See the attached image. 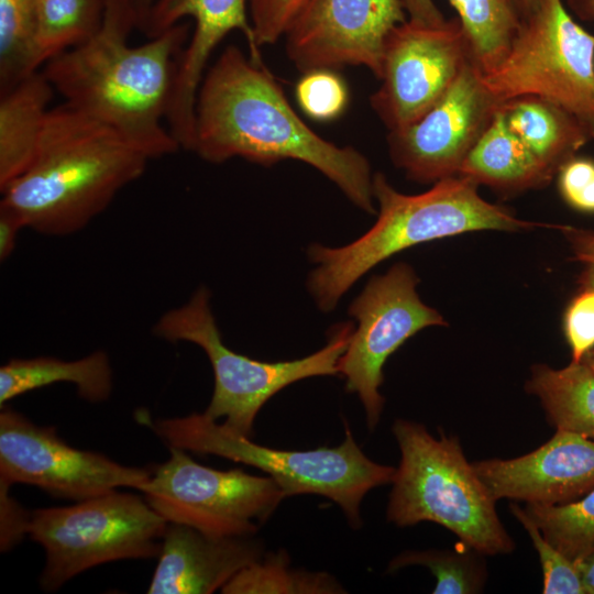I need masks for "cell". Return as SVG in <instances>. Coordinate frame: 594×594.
Here are the masks:
<instances>
[{
	"label": "cell",
	"mask_w": 594,
	"mask_h": 594,
	"mask_svg": "<svg viewBox=\"0 0 594 594\" xmlns=\"http://www.w3.org/2000/svg\"><path fill=\"white\" fill-rule=\"evenodd\" d=\"M558 186L562 198L572 208L594 212V161L572 157L558 170Z\"/></svg>",
	"instance_id": "obj_34"
},
{
	"label": "cell",
	"mask_w": 594,
	"mask_h": 594,
	"mask_svg": "<svg viewBox=\"0 0 594 594\" xmlns=\"http://www.w3.org/2000/svg\"><path fill=\"white\" fill-rule=\"evenodd\" d=\"M168 447L213 454L257 468L275 480L286 497L318 494L337 503L350 524L360 525L365 494L393 482L396 469L370 460L355 443L348 424L336 448L296 451L264 447L228 429L206 413L150 421Z\"/></svg>",
	"instance_id": "obj_6"
},
{
	"label": "cell",
	"mask_w": 594,
	"mask_h": 594,
	"mask_svg": "<svg viewBox=\"0 0 594 594\" xmlns=\"http://www.w3.org/2000/svg\"><path fill=\"white\" fill-rule=\"evenodd\" d=\"M61 382L74 384L78 395L90 403L107 400L113 385L108 355L96 351L74 361L51 356L12 359L0 367L1 407L30 391Z\"/></svg>",
	"instance_id": "obj_22"
},
{
	"label": "cell",
	"mask_w": 594,
	"mask_h": 594,
	"mask_svg": "<svg viewBox=\"0 0 594 594\" xmlns=\"http://www.w3.org/2000/svg\"><path fill=\"white\" fill-rule=\"evenodd\" d=\"M408 19L428 25H438L446 21L433 0H403Z\"/></svg>",
	"instance_id": "obj_38"
},
{
	"label": "cell",
	"mask_w": 594,
	"mask_h": 594,
	"mask_svg": "<svg viewBox=\"0 0 594 594\" xmlns=\"http://www.w3.org/2000/svg\"><path fill=\"white\" fill-rule=\"evenodd\" d=\"M574 563L581 575L585 594H594V548Z\"/></svg>",
	"instance_id": "obj_39"
},
{
	"label": "cell",
	"mask_w": 594,
	"mask_h": 594,
	"mask_svg": "<svg viewBox=\"0 0 594 594\" xmlns=\"http://www.w3.org/2000/svg\"><path fill=\"white\" fill-rule=\"evenodd\" d=\"M191 151L220 164L233 157L271 166L284 160L310 165L360 209L374 213L367 158L311 130L295 112L263 62L229 45L210 66L195 105Z\"/></svg>",
	"instance_id": "obj_1"
},
{
	"label": "cell",
	"mask_w": 594,
	"mask_h": 594,
	"mask_svg": "<svg viewBox=\"0 0 594 594\" xmlns=\"http://www.w3.org/2000/svg\"><path fill=\"white\" fill-rule=\"evenodd\" d=\"M483 81L501 105L522 96L559 105L594 140V35L573 20L562 0H539Z\"/></svg>",
	"instance_id": "obj_9"
},
{
	"label": "cell",
	"mask_w": 594,
	"mask_h": 594,
	"mask_svg": "<svg viewBox=\"0 0 594 594\" xmlns=\"http://www.w3.org/2000/svg\"><path fill=\"white\" fill-rule=\"evenodd\" d=\"M107 0H40L31 68L40 70L56 55L91 37L100 28Z\"/></svg>",
	"instance_id": "obj_24"
},
{
	"label": "cell",
	"mask_w": 594,
	"mask_h": 594,
	"mask_svg": "<svg viewBox=\"0 0 594 594\" xmlns=\"http://www.w3.org/2000/svg\"><path fill=\"white\" fill-rule=\"evenodd\" d=\"M525 509L543 537L572 561L594 548V488L566 504H527Z\"/></svg>",
	"instance_id": "obj_27"
},
{
	"label": "cell",
	"mask_w": 594,
	"mask_h": 594,
	"mask_svg": "<svg viewBox=\"0 0 594 594\" xmlns=\"http://www.w3.org/2000/svg\"><path fill=\"white\" fill-rule=\"evenodd\" d=\"M169 458L139 488L167 522L216 537H246L257 530L286 497L271 476L241 469L219 471L168 447Z\"/></svg>",
	"instance_id": "obj_10"
},
{
	"label": "cell",
	"mask_w": 594,
	"mask_h": 594,
	"mask_svg": "<svg viewBox=\"0 0 594 594\" xmlns=\"http://www.w3.org/2000/svg\"><path fill=\"white\" fill-rule=\"evenodd\" d=\"M564 333L571 349L572 362L594 349V288L582 287L564 315Z\"/></svg>",
	"instance_id": "obj_33"
},
{
	"label": "cell",
	"mask_w": 594,
	"mask_h": 594,
	"mask_svg": "<svg viewBox=\"0 0 594 594\" xmlns=\"http://www.w3.org/2000/svg\"><path fill=\"white\" fill-rule=\"evenodd\" d=\"M151 158L111 128L66 102L50 109L33 162L0 189V205L36 232L84 229Z\"/></svg>",
	"instance_id": "obj_3"
},
{
	"label": "cell",
	"mask_w": 594,
	"mask_h": 594,
	"mask_svg": "<svg viewBox=\"0 0 594 594\" xmlns=\"http://www.w3.org/2000/svg\"><path fill=\"white\" fill-rule=\"evenodd\" d=\"M54 92L37 70L0 94V189L33 162Z\"/></svg>",
	"instance_id": "obj_19"
},
{
	"label": "cell",
	"mask_w": 594,
	"mask_h": 594,
	"mask_svg": "<svg viewBox=\"0 0 594 594\" xmlns=\"http://www.w3.org/2000/svg\"><path fill=\"white\" fill-rule=\"evenodd\" d=\"M482 554L462 543L461 550L454 551H409L396 557L389 564V571L406 565H424L436 578L435 594H471L482 591L486 570Z\"/></svg>",
	"instance_id": "obj_29"
},
{
	"label": "cell",
	"mask_w": 594,
	"mask_h": 594,
	"mask_svg": "<svg viewBox=\"0 0 594 594\" xmlns=\"http://www.w3.org/2000/svg\"><path fill=\"white\" fill-rule=\"evenodd\" d=\"M473 468L495 501L560 505L594 488V440L557 430L536 450L514 459H488Z\"/></svg>",
	"instance_id": "obj_17"
},
{
	"label": "cell",
	"mask_w": 594,
	"mask_h": 594,
	"mask_svg": "<svg viewBox=\"0 0 594 594\" xmlns=\"http://www.w3.org/2000/svg\"><path fill=\"white\" fill-rule=\"evenodd\" d=\"M262 557L258 541L216 537L187 525L168 522L148 594H209Z\"/></svg>",
	"instance_id": "obj_18"
},
{
	"label": "cell",
	"mask_w": 594,
	"mask_h": 594,
	"mask_svg": "<svg viewBox=\"0 0 594 594\" xmlns=\"http://www.w3.org/2000/svg\"><path fill=\"white\" fill-rule=\"evenodd\" d=\"M10 486L0 483V548L8 551L28 535L30 513L9 494Z\"/></svg>",
	"instance_id": "obj_35"
},
{
	"label": "cell",
	"mask_w": 594,
	"mask_h": 594,
	"mask_svg": "<svg viewBox=\"0 0 594 594\" xmlns=\"http://www.w3.org/2000/svg\"><path fill=\"white\" fill-rule=\"evenodd\" d=\"M354 326L339 323L329 332L327 344L308 356L264 362L229 349L210 306L208 288H198L190 299L166 311L154 326V334L168 342L200 346L212 366L215 388L206 414L240 435L251 437L255 417L264 404L286 386L312 376L336 375Z\"/></svg>",
	"instance_id": "obj_7"
},
{
	"label": "cell",
	"mask_w": 594,
	"mask_h": 594,
	"mask_svg": "<svg viewBox=\"0 0 594 594\" xmlns=\"http://www.w3.org/2000/svg\"><path fill=\"white\" fill-rule=\"evenodd\" d=\"M499 110L507 128L553 175L592 140L573 114L537 96L507 100Z\"/></svg>",
	"instance_id": "obj_21"
},
{
	"label": "cell",
	"mask_w": 594,
	"mask_h": 594,
	"mask_svg": "<svg viewBox=\"0 0 594 594\" xmlns=\"http://www.w3.org/2000/svg\"><path fill=\"white\" fill-rule=\"evenodd\" d=\"M185 18H191L195 28L178 61L166 117L169 132L183 145L194 139L197 92L208 61L220 42L238 30L246 40L250 56L262 61L254 42L246 0H155L138 28L148 37H154Z\"/></svg>",
	"instance_id": "obj_16"
},
{
	"label": "cell",
	"mask_w": 594,
	"mask_h": 594,
	"mask_svg": "<svg viewBox=\"0 0 594 594\" xmlns=\"http://www.w3.org/2000/svg\"><path fill=\"white\" fill-rule=\"evenodd\" d=\"M499 107L470 59L424 116L403 129L388 131L391 160L414 182L436 183L455 176Z\"/></svg>",
	"instance_id": "obj_14"
},
{
	"label": "cell",
	"mask_w": 594,
	"mask_h": 594,
	"mask_svg": "<svg viewBox=\"0 0 594 594\" xmlns=\"http://www.w3.org/2000/svg\"><path fill=\"white\" fill-rule=\"evenodd\" d=\"M226 594L343 593L329 574L292 569L286 554H271L243 568L222 588Z\"/></svg>",
	"instance_id": "obj_26"
},
{
	"label": "cell",
	"mask_w": 594,
	"mask_h": 594,
	"mask_svg": "<svg viewBox=\"0 0 594 594\" xmlns=\"http://www.w3.org/2000/svg\"><path fill=\"white\" fill-rule=\"evenodd\" d=\"M418 282L409 265L395 264L386 274L372 277L348 309L358 327L338 369L346 391L361 399L371 430L384 405L380 387L386 360L421 329L447 324L436 309L421 301Z\"/></svg>",
	"instance_id": "obj_11"
},
{
	"label": "cell",
	"mask_w": 594,
	"mask_h": 594,
	"mask_svg": "<svg viewBox=\"0 0 594 594\" xmlns=\"http://www.w3.org/2000/svg\"><path fill=\"white\" fill-rule=\"evenodd\" d=\"M134 0H107L98 31L44 64L42 73L65 102L111 128L151 160L180 147L164 128L188 25L178 23L131 46L139 23Z\"/></svg>",
	"instance_id": "obj_2"
},
{
	"label": "cell",
	"mask_w": 594,
	"mask_h": 594,
	"mask_svg": "<svg viewBox=\"0 0 594 594\" xmlns=\"http://www.w3.org/2000/svg\"><path fill=\"white\" fill-rule=\"evenodd\" d=\"M559 229L564 232L576 260L584 266L580 280L581 286L594 288V232L565 226Z\"/></svg>",
	"instance_id": "obj_36"
},
{
	"label": "cell",
	"mask_w": 594,
	"mask_h": 594,
	"mask_svg": "<svg viewBox=\"0 0 594 594\" xmlns=\"http://www.w3.org/2000/svg\"><path fill=\"white\" fill-rule=\"evenodd\" d=\"M458 175L509 194L543 187L553 177L507 128L499 109L466 155Z\"/></svg>",
	"instance_id": "obj_20"
},
{
	"label": "cell",
	"mask_w": 594,
	"mask_h": 594,
	"mask_svg": "<svg viewBox=\"0 0 594 594\" xmlns=\"http://www.w3.org/2000/svg\"><path fill=\"white\" fill-rule=\"evenodd\" d=\"M167 524L145 497L118 490L31 512L28 535L46 558L41 588L55 592L100 564L158 557Z\"/></svg>",
	"instance_id": "obj_8"
},
{
	"label": "cell",
	"mask_w": 594,
	"mask_h": 594,
	"mask_svg": "<svg viewBox=\"0 0 594 594\" xmlns=\"http://www.w3.org/2000/svg\"><path fill=\"white\" fill-rule=\"evenodd\" d=\"M582 362H584L594 371V349L585 354V356L582 359Z\"/></svg>",
	"instance_id": "obj_43"
},
{
	"label": "cell",
	"mask_w": 594,
	"mask_h": 594,
	"mask_svg": "<svg viewBox=\"0 0 594 594\" xmlns=\"http://www.w3.org/2000/svg\"><path fill=\"white\" fill-rule=\"evenodd\" d=\"M515 518L530 536L537 550L543 573L542 593L544 594H585L578 568L570 558L563 554L541 534L539 527L525 508L516 503L509 504Z\"/></svg>",
	"instance_id": "obj_30"
},
{
	"label": "cell",
	"mask_w": 594,
	"mask_h": 594,
	"mask_svg": "<svg viewBox=\"0 0 594 594\" xmlns=\"http://www.w3.org/2000/svg\"><path fill=\"white\" fill-rule=\"evenodd\" d=\"M407 16L403 0H307L284 35L285 51L302 74L363 66L378 79L386 40Z\"/></svg>",
	"instance_id": "obj_15"
},
{
	"label": "cell",
	"mask_w": 594,
	"mask_h": 594,
	"mask_svg": "<svg viewBox=\"0 0 594 594\" xmlns=\"http://www.w3.org/2000/svg\"><path fill=\"white\" fill-rule=\"evenodd\" d=\"M470 59L458 18L438 25L408 19L386 40L372 109L388 131L411 124L446 94Z\"/></svg>",
	"instance_id": "obj_13"
},
{
	"label": "cell",
	"mask_w": 594,
	"mask_h": 594,
	"mask_svg": "<svg viewBox=\"0 0 594 594\" xmlns=\"http://www.w3.org/2000/svg\"><path fill=\"white\" fill-rule=\"evenodd\" d=\"M307 0H250L249 15L254 42L260 48L284 37Z\"/></svg>",
	"instance_id": "obj_32"
},
{
	"label": "cell",
	"mask_w": 594,
	"mask_h": 594,
	"mask_svg": "<svg viewBox=\"0 0 594 594\" xmlns=\"http://www.w3.org/2000/svg\"><path fill=\"white\" fill-rule=\"evenodd\" d=\"M25 226L10 209L0 205V260H7L14 251L19 232Z\"/></svg>",
	"instance_id": "obj_37"
},
{
	"label": "cell",
	"mask_w": 594,
	"mask_h": 594,
	"mask_svg": "<svg viewBox=\"0 0 594 594\" xmlns=\"http://www.w3.org/2000/svg\"><path fill=\"white\" fill-rule=\"evenodd\" d=\"M1 408V484L33 485L54 497L80 502L119 487L139 490L152 474L70 447L54 427L37 426L10 407Z\"/></svg>",
	"instance_id": "obj_12"
},
{
	"label": "cell",
	"mask_w": 594,
	"mask_h": 594,
	"mask_svg": "<svg viewBox=\"0 0 594 594\" xmlns=\"http://www.w3.org/2000/svg\"><path fill=\"white\" fill-rule=\"evenodd\" d=\"M38 2L0 0V92L34 73L31 55Z\"/></svg>",
	"instance_id": "obj_28"
},
{
	"label": "cell",
	"mask_w": 594,
	"mask_h": 594,
	"mask_svg": "<svg viewBox=\"0 0 594 594\" xmlns=\"http://www.w3.org/2000/svg\"><path fill=\"white\" fill-rule=\"evenodd\" d=\"M526 389L536 395L557 430L594 440V371L584 362L532 367Z\"/></svg>",
	"instance_id": "obj_23"
},
{
	"label": "cell",
	"mask_w": 594,
	"mask_h": 594,
	"mask_svg": "<svg viewBox=\"0 0 594 594\" xmlns=\"http://www.w3.org/2000/svg\"><path fill=\"white\" fill-rule=\"evenodd\" d=\"M479 185L460 175L440 179L419 195L397 191L382 173L373 175V196L378 204L374 226L355 241L308 249L317 266L307 287L323 311L334 309L351 286L371 268L417 244L471 231H519L538 223L520 220L508 209L484 200Z\"/></svg>",
	"instance_id": "obj_4"
},
{
	"label": "cell",
	"mask_w": 594,
	"mask_h": 594,
	"mask_svg": "<svg viewBox=\"0 0 594 594\" xmlns=\"http://www.w3.org/2000/svg\"><path fill=\"white\" fill-rule=\"evenodd\" d=\"M568 6L581 20L594 22V0H568Z\"/></svg>",
	"instance_id": "obj_40"
},
{
	"label": "cell",
	"mask_w": 594,
	"mask_h": 594,
	"mask_svg": "<svg viewBox=\"0 0 594 594\" xmlns=\"http://www.w3.org/2000/svg\"><path fill=\"white\" fill-rule=\"evenodd\" d=\"M519 20L529 16L538 7L539 0H506Z\"/></svg>",
	"instance_id": "obj_41"
},
{
	"label": "cell",
	"mask_w": 594,
	"mask_h": 594,
	"mask_svg": "<svg viewBox=\"0 0 594 594\" xmlns=\"http://www.w3.org/2000/svg\"><path fill=\"white\" fill-rule=\"evenodd\" d=\"M295 96L304 113L319 122L338 119L349 103L348 86L332 69L304 73L296 85Z\"/></svg>",
	"instance_id": "obj_31"
},
{
	"label": "cell",
	"mask_w": 594,
	"mask_h": 594,
	"mask_svg": "<svg viewBox=\"0 0 594 594\" xmlns=\"http://www.w3.org/2000/svg\"><path fill=\"white\" fill-rule=\"evenodd\" d=\"M400 463L393 479L387 519L399 527L432 521L482 556L510 553L515 543L501 522L496 501L465 459L457 438L396 420Z\"/></svg>",
	"instance_id": "obj_5"
},
{
	"label": "cell",
	"mask_w": 594,
	"mask_h": 594,
	"mask_svg": "<svg viewBox=\"0 0 594 594\" xmlns=\"http://www.w3.org/2000/svg\"><path fill=\"white\" fill-rule=\"evenodd\" d=\"M466 37L471 58L483 75L506 56L520 20L506 0H449Z\"/></svg>",
	"instance_id": "obj_25"
},
{
	"label": "cell",
	"mask_w": 594,
	"mask_h": 594,
	"mask_svg": "<svg viewBox=\"0 0 594 594\" xmlns=\"http://www.w3.org/2000/svg\"><path fill=\"white\" fill-rule=\"evenodd\" d=\"M139 10V23L155 0H134ZM139 26V24H138Z\"/></svg>",
	"instance_id": "obj_42"
}]
</instances>
